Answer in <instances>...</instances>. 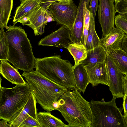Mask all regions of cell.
Wrapping results in <instances>:
<instances>
[{
    "mask_svg": "<svg viewBox=\"0 0 127 127\" xmlns=\"http://www.w3.org/2000/svg\"><path fill=\"white\" fill-rule=\"evenodd\" d=\"M98 0H90V5L89 10L90 12L92 13L95 19L96 13L98 8Z\"/></svg>",
    "mask_w": 127,
    "mask_h": 127,
    "instance_id": "obj_29",
    "label": "cell"
},
{
    "mask_svg": "<svg viewBox=\"0 0 127 127\" xmlns=\"http://www.w3.org/2000/svg\"><path fill=\"white\" fill-rule=\"evenodd\" d=\"M125 34L122 30L114 27L105 37L100 39V45L106 53L122 49V43Z\"/></svg>",
    "mask_w": 127,
    "mask_h": 127,
    "instance_id": "obj_13",
    "label": "cell"
},
{
    "mask_svg": "<svg viewBox=\"0 0 127 127\" xmlns=\"http://www.w3.org/2000/svg\"><path fill=\"white\" fill-rule=\"evenodd\" d=\"M73 72L76 88L84 93L89 83V76L85 66L81 63L73 65Z\"/></svg>",
    "mask_w": 127,
    "mask_h": 127,
    "instance_id": "obj_17",
    "label": "cell"
},
{
    "mask_svg": "<svg viewBox=\"0 0 127 127\" xmlns=\"http://www.w3.org/2000/svg\"><path fill=\"white\" fill-rule=\"evenodd\" d=\"M2 120L0 122V127H11L10 124L7 123V121Z\"/></svg>",
    "mask_w": 127,
    "mask_h": 127,
    "instance_id": "obj_34",
    "label": "cell"
},
{
    "mask_svg": "<svg viewBox=\"0 0 127 127\" xmlns=\"http://www.w3.org/2000/svg\"><path fill=\"white\" fill-rule=\"evenodd\" d=\"M124 9L126 13H127V0H125L124 2Z\"/></svg>",
    "mask_w": 127,
    "mask_h": 127,
    "instance_id": "obj_35",
    "label": "cell"
},
{
    "mask_svg": "<svg viewBox=\"0 0 127 127\" xmlns=\"http://www.w3.org/2000/svg\"><path fill=\"white\" fill-rule=\"evenodd\" d=\"M21 3L16 8L13 17L14 25L20 18L35 7L40 5L41 0H21Z\"/></svg>",
    "mask_w": 127,
    "mask_h": 127,
    "instance_id": "obj_20",
    "label": "cell"
},
{
    "mask_svg": "<svg viewBox=\"0 0 127 127\" xmlns=\"http://www.w3.org/2000/svg\"><path fill=\"white\" fill-rule=\"evenodd\" d=\"M121 0H114V1L116 3L120 1Z\"/></svg>",
    "mask_w": 127,
    "mask_h": 127,
    "instance_id": "obj_39",
    "label": "cell"
},
{
    "mask_svg": "<svg viewBox=\"0 0 127 127\" xmlns=\"http://www.w3.org/2000/svg\"><path fill=\"white\" fill-rule=\"evenodd\" d=\"M67 49L74 59V66L78 64L87 57L88 50L85 45L81 43L70 44Z\"/></svg>",
    "mask_w": 127,
    "mask_h": 127,
    "instance_id": "obj_24",
    "label": "cell"
},
{
    "mask_svg": "<svg viewBox=\"0 0 127 127\" xmlns=\"http://www.w3.org/2000/svg\"><path fill=\"white\" fill-rule=\"evenodd\" d=\"M123 102V108L124 110V116L127 115V96L124 95V97Z\"/></svg>",
    "mask_w": 127,
    "mask_h": 127,
    "instance_id": "obj_33",
    "label": "cell"
},
{
    "mask_svg": "<svg viewBox=\"0 0 127 127\" xmlns=\"http://www.w3.org/2000/svg\"><path fill=\"white\" fill-rule=\"evenodd\" d=\"M41 6H42L46 10H48L50 5L54 2L57 1V0H41Z\"/></svg>",
    "mask_w": 127,
    "mask_h": 127,
    "instance_id": "obj_30",
    "label": "cell"
},
{
    "mask_svg": "<svg viewBox=\"0 0 127 127\" xmlns=\"http://www.w3.org/2000/svg\"><path fill=\"white\" fill-rule=\"evenodd\" d=\"M107 53L120 71L124 75L127 74V52L120 49Z\"/></svg>",
    "mask_w": 127,
    "mask_h": 127,
    "instance_id": "obj_21",
    "label": "cell"
},
{
    "mask_svg": "<svg viewBox=\"0 0 127 127\" xmlns=\"http://www.w3.org/2000/svg\"><path fill=\"white\" fill-rule=\"evenodd\" d=\"M88 0H80L77 15L73 25L70 30V36L74 43H81L83 31L84 7Z\"/></svg>",
    "mask_w": 127,
    "mask_h": 127,
    "instance_id": "obj_15",
    "label": "cell"
},
{
    "mask_svg": "<svg viewBox=\"0 0 127 127\" xmlns=\"http://www.w3.org/2000/svg\"><path fill=\"white\" fill-rule=\"evenodd\" d=\"M123 117L126 124L127 126V115L125 116H123Z\"/></svg>",
    "mask_w": 127,
    "mask_h": 127,
    "instance_id": "obj_38",
    "label": "cell"
},
{
    "mask_svg": "<svg viewBox=\"0 0 127 127\" xmlns=\"http://www.w3.org/2000/svg\"><path fill=\"white\" fill-rule=\"evenodd\" d=\"M48 9L58 24L65 26L70 30L71 29L78 10L73 0L68 2H54L50 5Z\"/></svg>",
    "mask_w": 127,
    "mask_h": 127,
    "instance_id": "obj_7",
    "label": "cell"
},
{
    "mask_svg": "<svg viewBox=\"0 0 127 127\" xmlns=\"http://www.w3.org/2000/svg\"><path fill=\"white\" fill-rule=\"evenodd\" d=\"M34 67L45 77L67 89L75 88L73 66L59 55L35 58Z\"/></svg>",
    "mask_w": 127,
    "mask_h": 127,
    "instance_id": "obj_4",
    "label": "cell"
},
{
    "mask_svg": "<svg viewBox=\"0 0 127 127\" xmlns=\"http://www.w3.org/2000/svg\"><path fill=\"white\" fill-rule=\"evenodd\" d=\"M13 6V0H0V27L7 29V24Z\"/></svg>",
    "mask_w": 127,
    "mask_h": 127,
    "instance_id": "obj_22",
    "label": "cell"
},
{
    "mask_svg": "<svg viewBox=\"0 0 127 127\" xmlns=\"http://www.w3.org/2000/svg\"><path fill=\"white\" fill-rule=\"evenodd\" d=\"M88 74L89 83L94 87L99 84L109 86V77L106 61L85 66Z\"/></svg>",
    "mask_w": 127,
    "mask_h": 127,
    "instance_id": "obj_12",
    "label": "cell"
},
{
    "mask_svg": "<svg viewBox=\"0 0 127 127\" xmlns=\"http://www.w3.org/2000/svg\"><path fill=\"white\" fill-rule=\"evenodd\" d=\"M116 98L113 95L111 100L107 102L103 99L90 101L92 115L90 127H127L122 114L123 109L116 105Z\"/></svg>",
    "mask_w": 127,
    "mask_h": 127,
    "instance_id": "obj_6",
    "label": "cell"
},
{
    "mask_svg": "<svg viewBox=\"0 0 127 127\" xmlns=\"http://www.w3.org/2000/svg\"><path fill=\"white\" fill-rule=\"evenodd\" d=\"M41 127L37 120L30 116L26 118L20 125L19 127Z\"/></svg>",
    "mask_w": 127,
    "mask_h": 127,
    "instance_id": "obj_28",
    "label": "cell"
},
{
    "mask_svg": "<svg viewBox=\"0 0 127 127\" xmlns=\"http://www.w3.org/2000/svg\"><path fill=\"white\" fill-rule=\"evenodd\" d=\"M49 11L40 5L25 15L28 18L29 24L28 26L33 29L35 36L41 35L44 32L45 26L48 23L47 19Z\"/></svg>",
    "mask_w": 127,
    "mask_h": 127,
    "instance_id": "obj_11",
    "label": "cell"
},
{
    "mask_svg": "<svg viewBox=\"0 0 127 127\" xmlns=\"http://www.w3.org/2000/svg\"><path fill=\"white\" fill-rule=\"evenodd\" d=\"M114 24L117 28L127 34V20L124 18L121 14H119L115 16Z\"/></svg>",
    "mask_w": 127,
    "mask_h": 127,
    "instance_id": "obj_27",
    "label": "cell"
},
{
    "mask_svg": "<svg viewBox=\"0 0 127 127\" xmlns=\"http://www.w3.org/2000/svg\"><path fill=\"white\" fill-rule=\"evenodd\" d=\"M21 75L42 108L49 112L55 110L54 104L67 89L50 80L36 70L24 71Z\"/></svg>",
    "mask_w": 127,
    "mask_h": 127,
    "instance_id": "obj_3",
    "label": "cell"
},
{
    "mask_svg": "<svg viewBox=\"0 0 127 127\" xmlns=\"http://www.w3.org/2000/svg\"><path fill=\"white\" fill-rule=\"evenodd\" d=\"M98 17L102 32L101 39L105 37L114 27L116 11L114 0H99Z\"/></svg>",
    "mask_w": 127,
    "mask_h": 127,
    "instance_id": "obj_8",
    "label": "cell"
},
{
    "mask_svg": "<svg viewBox=\"0 0 127 127\" xmlns=\"http://www.w3.org/2000/svg\"><path fill=\"white\" fill-rule=\"evenodd\" d=\"M74 43L70 35V30L63 25L57 30L41 39L39 46H50L67 49L70 44Z\"/></svg>",
    "mask_w": 127,
    "mask_h": 127,
    "instance_id": "obj_10",
    "label": "cell"
},
{
    "mask_svg": "<svg viewBox=\"0 0 127 127\" xmlns=\"http://www.w3.org/2000/svg\"><path fill=\"white\" fill-rule=\"evenodd\" d=\"M31 93L27 82L11 88L2 87L0 84V119L10 124L23 109Z\"/></svg>",
    "mask_w": 127,
    "mask_h": 127,
    "instance_id": "obj_5",
    "label": "cell"
},
{
    "mask_svg": "<svg viewBox=\"0 0 127 127\" xmlns=\"http://www.w3.org/2000/svg\"><path fill=\"white\" fill-rule=\"evenodd\" d=\"M71 0H57V1L63 2H68L70 1Z\"/></svg>",
    "mask_w": 127,
    "mask_h": 127,
    "instance_id": "obj_36",
    "label": "cell"
},
{
    "mask_svg": "<svg viewBox=\"0 0 127 127\" xmlns=\"http://www.w3.org/2000/svg\"><path fill=\"white\" fill-rule=\"evenodd\" d=\"M122 86L124 95L127 96V76L126 75L123 78Z\"/></svg>",
    "mask_w": 127,
    "mask_h": 127,
    "instance_id": "obj_32",
    "label": "cell"
},
{
    "mask_svg": "<svg viewBox=\"0 0 127 127\" xmlns=\"http://www.w3.org/2000/svg\"><path fill=\"white\" fill-rule=\"evenodd\" d=\"M8 27L5 32L8 46L7 61L17 69L26 72L33 70L35 58L26 33L20 26Z\"/></svg>",
    "mask_w": 127,
    "mask_h": 127,
    "instance_id": "obj_2",
    "label": "cell"
},
{
    "mask_svg": "<svg viewBox=\"0 0 127 127\" xmlns=\"http://www.w3.org/2000/svg\"><path fill=\"white\" fill-rule=\"evenodd\" d=\"M19 22L23 25H27L28 26L29 24V18L26 16H24L19 19L16 22V24Z\"/></svg>",
    "mask_w": 127,
    "mask_h": 127,
    "instance_id": "obj_31",
    "label": "cell"
},
{
    "mask_svg": "<svg viewBox=\"0 0 127 127\" xmlns=\"http://www.w3.org/2000/svg\"><path fill=\"white\" fill-rule=\"evenodd\" d=\"M106 60L108 72L109 90L113 95L117 98H123L124 96L122 86L124 75L119 70L107 53Z\"/></svg>",
    "mask_w": 127,
    "mask_h": 127,
    "instance_id": "obj_9",
    "label": "cell"
},
{
    "mask_svg": "<svg viewBox=\"0 0 127 127\" xmlns=\"http://www.w3.org/2000/svg\"><path fill=\"white\" fill-rule=\"evenodd\" d=\"M121 14L124 18L127 20V13Z\"/></svg>",
    "mask_w": 127,
    "mask_h": 127,
    "instance_id": "obj_37",
    "label": "cell"
},
{
    "mask_svg": "<svg viewBox=\"0 0 127 127\" xmlns=\"http://www.w3.org/2000/svg\"><path fill=\"white\" fill-rule=\"evenodd\" d=\"M90 0L85 2L84 7V24L81 43L85 45L87 38L90 18Z\"/></svg>",
    "mask_w": 127,
    "mask_h": 127,
    "instance_id": "obj_25",
    "label": "cell"
},
{
    "mask_svg": "<svg viewBox=\"0 0 127 127\" xmlns=\"http://www.w3.org/2000/svg\"><path fill=\"white\" fill-rule=\"evenodd\" d=\"M37 102L34 96L31 93L27 103L22 111L10 124L11 127H19L22 122L30 116L37 120Z\"/></svg>",
    "mask_w": 127,
    "mask_h": 127,
    "instance_id": "obj_14",
    "label": "cell"
},
{
    "mask_svg": "<svg viewBox=\"0 0 127 127\" xmlns=\"http://www.w3.org/2000/svg\"><path fill=\"white\" fill-rule=\"evenodd\" d=\"M125 75H126V76H127V74H125Z\"/></svg>",
    "mask_w": 127,
    "mask_h": 127,
    "instance_id": "obj_40",
    "label": "cell"
},
{
    "mask_svg": "<svg viewBox=\"0 0 127 127\" xmlns=\"http://www.w3.org/2000/svg\"><path fill=\"white\" fill-rule=\"evenodd\" d=\"M37 120L41 127H66L60 119L48 112L37 113Z\"/></svg>",
    "mask_w": 127,
    "mask_h": 127,
    "instance_id": "obj_19",
    "label": "cell"
},
{
    "mask_svg": "<svg viewBox=\"0 0 127 127\" xmlns=\"http://www.w3.org/2000/svg\"><path fill=\"white\" fill-rule=\"evenodd\" d=\"M0 35V60H7L8 52V43L3 29H1Z\"/></svg>",
    "mask_w": 127,
    "mask_h": 127,
    "instance_id": "obj_26",
    "label": "cell"
},
{
    "mask_svg": "<svg viewBox=\"0 0 127 127\" xmlns=\"http://www.w3.org/2000/svg\"><path fill=\"white\" fill-rule=\"evenodd\" d=\"M0 61V73L4 78L13 84H25L27 83L17 69L10 65L7 60Z\"/></svg>",
    "mask_w": 127,
    "mask_h": 127,
    "instance_id": "obj_16",
    "label": "cell"
},
{
    "mask_svg": "<svg viewBox=\"0 0 127 127\" xmlns=\"http://www.w3.org/2000/svg\"><path fill=\"white\" fill-rule=\"evenodd\" d=\"M106 57V52L99 45L88 50L86 58L80 63L86 66L105 61Z\"/></svg>",
    "mask_w": 127,
    "mask_h": 127,
    "instance_id": "obj_18",
    "label": "cell"
},
{
    "mask_svg": "<svg viewBox=\"0 0 127 127\" xmlns=\"http://www.w3.org/2000/svg\"><path fill=\"white\" fill-rule=\"evenodd\" d=\"M90 18L88 34L85 46L87 50L92 49L100 45V39L98 36L95 31V20L92 13L90 12Z\"/></svg>",
    "mask_w": 127,
    "mask_h": 127,
    "instance_id": "obj_23",
    "label": "cell"
},
{
    "mask_svg": "<svg viewBox=\"0 0 127 127\" xmlns=\"http://www.w3.org/2000/svg\"><path fill=\"white\" fill-rule=\"evenodd\" d=\"M57 109L68 123L66 127H90L92 115L90 102L76 88L67 90L58 101Z\"/></svg>",
    "mask_w": 127,
    "mask_h": 127,
    "instance_id": "obj_1",
    "label": "cell"
}]
</instances>
